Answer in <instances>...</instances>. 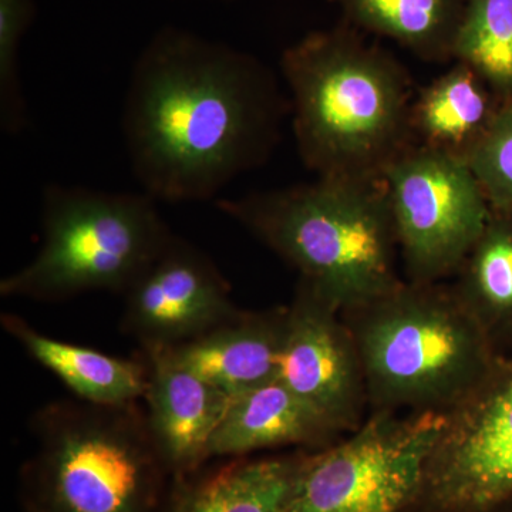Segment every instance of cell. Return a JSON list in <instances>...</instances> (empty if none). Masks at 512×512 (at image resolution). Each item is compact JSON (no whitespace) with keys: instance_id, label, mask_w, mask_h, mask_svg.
<instances>
[{"instance_id":"cell-1","label":"cell","mask_w":512,"mask_h":512,"mask_svg":"<svg viewBox=\"0 0 512 512\" xmlns=\"http://www.w3.org/2000/svg\"><path fill=\"white\" fill-rule=\"evenodd\" d=\"M288 110L256 57L187 30H160L134 64L124 103L133 174L156 201L212 200L268 160Z\"/></svg>"},{"instance_id":"cell-2","label":"cell","mask_w":512,"mask_h":512,"mask_svg":"<svg viewBox=\"0 0 512 512\" xmlns=\"http://www.w3.org/2000/svg\"><path fill=\"white\" fill-rule=\"evenodd\" d=\"M293 130L318 177L383 178L412 147V90L392 56L348 30L313 32L285 50Z\"/></svg>"},{"instance_id":"cell-3","label":"cell","mask_w":512,"mask_h":512,"mask_svg":"<svg viewBox=\"0 0 512 512\" xmlns=\"http://www.w3.org/2000/svg\"><path fill=\"white\" fill-rule=\"evenodd\" d=\"M215 204L342 313L403 284L383 178L318 177L312 184L218 198Z\"/></svg>"},{"instance_id":"cell-4","label":"cell","mask_w":512,"mask_h":512,"mask_svg":"<svg viewBox=\"0 0 512 512\" xmlns=\"http://www.w3.org/2000/svg\"><path fill=\"white\" fill-rule=\"evenodd\" d=\"M355 338L373 412L448 413L491 375L495 343L453 291L406 284L342 313Z\"/></svg>"},{"instance_id":"cell-5","label":"cell","mask_w":512,"mask_h":512,"mask_svg":"<svg viewBox=\"0 0 512 512\" xmlns=\"http://www.w3.org/2000/svg\"><path fill=\"white\" fill-rule=\"evenodd\" d=\"M19 473L22 512H161L173 478L138 403L59 400L37 410Z\"/></svg>"},{"instance_id":"cell-6","label":"cell","mask_w":512,"mask_h":512,"mask_svg":"<svg viewBox=\"0 0 512 512\" xmlns=\"http://www.w3.org/2000/svg\"><path fill=\"white\" fill-rule=\"evenodd\" d=\"M146 192L49 185L42 245L0 282L3 298L62 302L83 293L124 295L174 237Z\"/></svg>"},{"instance_id":"cell-7","label":"cell","mask_w":512,"mask_h":512,"mask_svg":"<svg viewBox=\"0 0 512 512\" xmlns=\"http://www.w3.org/2000/svg\"><path fill=\"white\" fill-rule=\"evenodd\" d=\"M447 414L377 410L348 439L305 450L285 512H417Z\"/></svg>"},{"instance_id":"cell-8","label":"cell","mask_w":512,"mask_h":512,"mask_svg":"<svg viewBox=\"0 0 512 512\" xmlns=\"http://www.w3.org/2000/svg\"><path fill=\"white\" fill-rule=\"evenodd\" d=\"M383 180L410 282L431 285L457 274L491 217L467 161L412 146L386 168Z\"/></svg>"},{"instance_id":"cell-9","label":"cell","mask_w":512,"mask_h":512,"mask_svg":"<svg viewBox=\"0 0 512 512\" xmlns=\"http://www.w3.org/2000/svg\"><path fill=\"white\" fill-rule=\"evenodd\" d=\"M512 500V357L447 413L417 512H497Z\"/></svg>"},{"instance_id":"cell-10","label":"cell","mask_w":512,"mask_h":512,"mask_svg":"<svg viewBox=\"0 0 512 512\" xmlns=\"http://www.w3.org/2000/svg\"><path fill=\"white\" fill-rule=\"evenodd\" d=\"M278 379L338 433L363 423L369 399L352 330L342 312L302 279L286 308Z\"/></svg>"},{"instance_id":"cell-11","label":"cell","mask_w":512,"mask_h":512,"mask_svg":"<svg viewBox=\"0 0 512 512\" xmlns=\"http://www.w3.org/2000/svg\"><path fill=\"white\" fill-rule=\"evenodd\" d=\"M123 296L121 329L143 350L177 348L241 311L210 256L177 235Z\"/></svg>"},{"instance_id":"cell-12","label":"cell","mask_w":512,"mask_h":512,"mask_svg":"<svg viewBox=\"0 0 512 512\" xmlns=\"http://www.w3.org/2000/svg\"><path fill=\"white\" fill-rule=\"evenodd\" d=\"M148 427L171 478L191 476L211 460L210 446L232 397L181 365L168 348L144 349Z\"/></svg>"},{"instance_id":"cell-13","label":"cell","mask_w":512,"mask_h":512,"mask_svg":"<svg viewBox=\"0 0 512 512\" xmlns=\"http://www.w3.org/2000/svg\"><path fill=\"white\" fill-rule=\"evenodd\" d=\"M285 326L286 308L239 311L204 335L168 349L181 365L235 397L278 379Z\"/></svg>"},{"instance_id":"cell-14","label":"cell","mask_w":512,"mask_h":512,"mask_svg":"<svg viewBox=\"0 0 512 512\" xmlns=\"http://www.w3.org/2000/svg\"><path fill=\"white\" fill-rule=\"evenodd\" d=\"M338 431L281 380L232 397L210 446V458L248 457L256 451L335 443Z\"/></svg>"},{"instance_id":"cell-15","label":"cell","mask_w":512,"mask_h":512,"mask_svg":"<svg viewBox=\"0 0 512 512\" xmlns=\"http://www.w3.org/2000/svg\"><path fill=\"white\" fill-rule=\"evenodd\" d=\"M303 451L202 467L173 481L161 512H285Z\"/></svg>"},{"instance_id":"cell-16","label":"cell","mask_w":512,"mask_h":512,"mask_svg":"<svg viewBox=\"0 0 512 512\" xmlns=\"http://www.w3.org/2000/svg\"><path fill=\"white\" fill-rule=\"evenodd\" d=\"M2 326L39 365L53 373L82 402L124 406L144 400L146 359H123L43 335L26 320L3 313Z\"/></svg>"},{"instance_id":"cell-17","label":"cell","mask_w":512,"mask_h":512,"mask_svg":"<svg viewBox=\"0 0 512 512\" xmlns=\"http://www.w3.org/2000/svg\"><path fill=\"white\" fill-rule=\"evenodd\" d=\"M493 93L471 67L457 63L413 101L412 136L420 147L467 161L500 109Z\"/></svg>"},{"instance_id":"cell-18","label":"cell","mask_w":512,"mask_h":512,"mask_svg":"<svg viewBox=\"0 0 512 512\" xmlns=\"http://www.w3.org/2000/svg\"><path fill=\"white\" fill-rule=\"evenodd\" d=\"M451 291L494 343L512 335V212L491 210Z\"/></svg>"},{"instance_id":"cell-19","label":"cell","mask_w":512,"mask_h":512,"mask_svg":"<svg viewBox=\"0 0 512 512\" xmlns=\"http://www.w3.org/2000/svg\"><path fill=\"white\" fill-rule=\"evenodd\" d=\"M360 28L397 40L417 55L451 56L467 0H332Z\"/></svg>"},{"instance_id":"cell-20","label":"cell","mask_w":512,"mask_h":512,"mask_svg":"<svg viewBox=\"0 0 512 512\" xmlns=\"http://www.w3.org/2000/svg\"><path fill=\"white\" fill-rule=\"evenodd\" d=\"M451 57L471 67L497 96L512 99V0H467Z\"/></svg>"},{"instance_id":"cell-21","label":"cell","mask_w":512,"mask_h":512,"mask_svg":"<svg viewBox=\"0 0 512 512\" xmlns=\"http://www.w3.org/2000/svg\"><path fill=\"white\" fill-rule=\"evenodd\" d=\"M467 163L491 210L512 212V99L501 104Z\"/></svg>"},{"instance_id":"cell-22","label":"cell","mask_w":512,"mask_h":512,"mask_svg":"<svg viewBox=\"0 0 512 512\" xmlns=\"http://www.w3.org/2000/svg\"><path fill=\"white\" fill-rule=\"evenodd\" d=\"M33 13V0H0V123L8 133H16L25 126L19 47Z\"/></svg>"},{"instance_id":"cell-23","label":"cell","mask_w":512,"mask_h":512,"mask_svg":"<svg viewBox=\"0 0 512 512\" xmlns=\"http://www.w3.org/2000/svg\"><path fill=\"white\" fill-rule=\"evenodd\" d=\"M510 512H512V510Z\"/></svg>"}]
</instances>
